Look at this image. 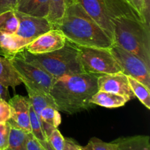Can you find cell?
I'll return each instance as SVG.
<instances>
[{
    "label": "cell",
    "instance_id": "cell-30",
    "mask_svg": "<svg viewBox=\"0 0 150 150\" xmlns=\"http://www.w3.org/2000/svg\"><path fill=\"white\" fill-rule=\"evenodd\" d=\"M27 150H43L40 143L34 137L32 133H28Z\"/></svg>",
    "mask_w": 150,
    "mask_h": 150
},
{
    "label": "cell",
    "instance_id": "cell-31",
    "mask_svg": "<svg viewBox=\"0 0 150 150\" xmlns=\"http://www.w3.org/2000/svg\"><path fill=\"white\" fill-rule=\"evenodd\" d=\"M63 150H83V147L78 144L73 139L64 138V147Z\"/></svg>",
    "mask_w": 150,
    "mask_h": 150
},
{
    "label": "cell",
    "instance_id": "cell-9",
    "mask_svg": "<svg viewBox=\"0 0 150 150\" xmlns=\"http://www.w3.org/2000/svg\"><path fill=\"white\" fill-rule=\"evenodd\" d=\"M98 91L121 95L128 101L135 98L129 85L127 76L122 72L98 76Z\"/></svg>",
    "mask_w": 150,
    "mask_h": 150
},
{
    "label": "cell",
    "instance_id": "cell-22",
    "mask_svg": "<svg viewBox=\"0 0 150 150\" xmlns=\"http://www.w3.org/2000/svg\"><path fill=\"white\" fill-rule=\"evenodd\" d=\"M18 21L15 10L7 11L0 14V32L15 34L17 31Z\"/></svg>",
    "mask_w": 150,
    "mask_h": 150
},
{
    "label": "cell",
    "instance_id": "cell-6",
    "mask_svg": "<svg viewBox=\"0 0 150 150\" xmlns=\"http://www.w3.org/2000/svg\"><path fill=\"white\" fill-rule=\"evenodd\" d=\"M9 60L25 86L50 95L55 78L41 67L26 61L19 54Z\"/></svg>",
    "mask_w": 150,
    "mask_h": 150
},
{
    "label": "cell",
    "instance_id": "cell-3",
    "mask_svg": "<svg viewBox=\"0 0 150 150\" xmlns=\"http://www.w3.org/2000/svg\"><path fill=\"white\" fill-rule=\"evenodd\" d=\"M98 91V76L81 73L56 79L50 95L58 111L73 114L93 107L89 100Z\"/></svg>",
    "mask_w": 150,
    "mask_h": 150
},
{
    "label": "cell",
    "instance_id": "cell-35",
    "mask_svg": "<svg viewBox=\"0 0 150 150\" xmlns=\"http://www.w3.org/2000/svg\"><path fill=\"white\" fill-rule=\"evenodd\" d=\"M42 146V149L43 150H54V148L51 146L48 141H44V142H39Z\"/></svg>",
    "mask_w": 150,
    "mask_h": 150
},
{
    "label": "cell",
    "instance_id": "cell-33",
    "mask_svg": "<svg viewBox=\"0 0 150 150\" xmlns=\"http://www.w3.org/2000/svg\"><path fill=\"white\" fill-rule=\"evenodd\" d=\"M144 18L146 23L150 26V0H144Z\"/></svg>",
    "mask_w": 150,
    "mask_h": 150
},
{
    "label": "cell",
    "instance_id": "cell-12",
    "mask_svg": "<svg viewBox=\"0 0 150 150\" xmlns=\"http://www.w3.org/2000/svg\"><path fill=\"white\" fill-rule=\"evenodd\" d=\"M76 3L83 8L113 41L112 25L107 14L104 0H76Z\"/></svg>",
    "mask_w": 150,
    "mask_h": 150
},
{
    "label": "cell",
    "instance_id": "cell-20",
    "mask_svg": "<svg viewBox=\"0 0 150 150\" xmlns=\"http://www.w3.org/2000/svg\"><path fill=\"white\" fill-rule=\"evenodd\" d=\"M27 133L21 129L10 125L7 149L9 150H27Z\"/></svg>",
    "mask_w": 150,
    "mask_h": 150
},
{
    "label": "cell",
    "instance_id": "cell-4",
    "mask_svg": "<svg viewBox=\"0 0 150 150\" xmlns=\"http://www.w3.org/2000/svg\"><path fill=\"white\" fill-rule=\"evenodd\" d=\"M18 54L26 61L42 68L56 79L85 73L80 61L79 48L67 40L62 48L52 52L33 54L24 48Z\"/></svg>",
    "mask_w": 150,
    "mask_h": 150
},
{
    "label": "cell",
    "instance_id": "cell-16",
    "mask_svg": "<svg viewBox=\"0 0 150 150\" xmlns=\"http://www.w3.org/2000/svg\"><path fill=\"white\" fill-rule=\"evenodd\" d=\"M0 83L13 88L22 83L21 79L15 70L10 60L0 55Z\"/></svg>",
    "mask_w": 150,
    "mask_h": 150
},
{
    "label": "cell",
    "instance_id": "cell-18",
    "mask_svg": "<svg viewBox=\"0 0 150 150\" xmlns=\"http://www.w3.org/2000/svg\"><path fill=\"white\" fill-rule=\"evenodd\" d=\"M40 120L42 124L46 137L49 136L54 129L59 127L62 122V117L58 110L54 107L48 105L41 111Z\"/></svg>",
    "mask_w": 150,
    "mask_h": 150
},
{
    "label": "cell",
    "instance_id": "cell-34",
    "mask_svg": "<svg viewBox=\"0 0 150 150\" xmlns=\"http://www.w3.org/2000/svg\"><path fill=\"white\" fill-rule=\"evenodd\" d=\"M0 99L4 100H7V99H9L8 87H7L1 83H0Z\"/></svg>",
    "mask_w": 150,
    "mask_h": 150
},
{
    "label": "cell",
    "instance_id": "cell-15",
    "mask_svg": "<svg viewBox=\"0 0 150 150\" xmlns=\"http://www.w3.org/2000/svg\"><path fill=\"white\" fill-rule=\"evenodd\" d=\"M89 101L90 103L94 105H100L108 108L122 107L128 102V100L123 96L103 91H98L95 95H93Z\"/></svg>",
    "mask_w": 150,
    "mask_h": 150
},
{
    "label": "cell",
    "instance_id": "cell-11",
    "mask_svg": "<svg viewBox=\"0 0 150 150\" xmlns=\"http://www.w3.org/2000/svg\"><path fill=\"white\" fill-rule=\"evenodd\" d=\"M10 107L11 117L8 122L10 125L21 129L27 133L32 132L29 122V99L24 96L16 95L8 101Z\"/></svg>",
    "mask_w": 150,
    "mask_h": 150
},
{
    "label": "cell",
    "instance_id": "cell-26",
    "mask_svg": "<svg viewBox=\"0 0 150 150\" xmlns=\"http://www.w3.org/2000/svg\"><path fill=\"white\" fill-rule=\"evenodd\" d=\"M47 141L54 150H63L64 147V138L57 128L54 129L47 138Z\"/></svg>",
    "mask_w": 150,
    "mask_h": 150
},
{
    "label": "cell",
    "instance_id": "cell-14",
    "mask_svg": "<svg viewBox=\"0 0 150 150\" xmlns=\"http://www.w3.org/2000/svg\"><path fill=\"white\" fill-rule=\"evenodd\" d=\"M50 0H19L16 11L37 17L47 18L49 13Z\"/></svg>",
    "mask_w": 150,
    "mask_h": 150
},
{
    "label": "cell",
    "instance_id": "cell-7",
    "mask_svg": "<svg viewBox=\"0 0 150 150\" xmlns=\"http://www.w3.org/2000/svg\"><path fill=\"white\" fill-rule=\"evenodd\" d=\"M109 51L126 76H130L150 89V67L135 54L113 45Z\"/></svg>",
    "mask_w": 150,
    "mask_h": 150
},
{
    "label": "cell",
    "instance_id": "cell-23",
    "mask_svg": "<svg viewBox=\"0 0 150 150\" xmlns=\"http://www.w3.org/2000/svg\"><path fill=\"white\" fill-rule=\"evenodd\" d=\"M29 122H30V127L31 130H32L31 133L33 135L34 137L38 139L39 142L46 141L47 137L42 129L40 120L35 113L31 103L29 105Z\"/></svg>",
    "mask_w": 150,
    "mask_h": 150
},
{
    "label": "cell",
    "instance_id": "cell-29",
    "mask_svg": "<svg viewBox=\"0 0 150 150\" xmlns=\"http://www.w3.org/2000/svg\"><path fill=\"white\" fill-rule=\"evenodd\" d=\"M18 0H0V14L10 10H16Z\"/></svg>",
    "mask_w": 150,
    "mask_h": 150
},
{
    "label": "cell",
    "instance_id": "cell-27",
    "mask_svg": "<svg viewBox=\"0 0 150 150\" xmlns=\"http://www.w3.org/2000/svg\"><path fill=\"white\" fill-rule=\"evenodd\" d=\"M10 125L7 122L0 123V150H5L8 147V139Z\"/></svg>",
    "mask_w": 150,
    "mask_h": 150
},
{
    "label": "cell",
    "instance_id": "cell-28",
    "mask_svg": "<svg viewBox=\"0 0 150 150\" xmlns=\"http://www.w3.org/2000/svg\"><path fill=\"white\" fill-rule=\"evenodd\" d=\"M11 111L8 102L0 99V123H6L10 120Z\"/></svg>",
    "mask_w": 150,
    "mask_h": 150
},
{
    "label": "cell",
    "instance_id": "cell-13",
    "mask_svg": "<svg viewBox=\"0 0 150 150\" xmlns=\"http://www.w3.org/2000/svg\"><path fill=\"white\" fill-rule=\"evenodd\" d=\"M30 42L16 34L0 32V55L10 59L23 51Z\"/></svg>",
    "mask_w": 150,
    "mask_h": 150
},
{
    "label": "cell",
    "instance_id": "cell-1",
    "mask_svg": "<svg viewBox=\"0 0 150 150\" xmlns=\"http://www.w3.org/2000/svg\"><path fill=\"white\" fill-rule=\"evenodd\" d=\"M112 25L113 43L143 59L150 67V26L127 0H104Z\"/></svg>",
    "mask_w": 150,
    "mask_h": 150
},
{
    "label": "cell",
    "instance_id": "cell-25",
    "mask_svg": "<svg viewBox=\"0 0 150 150\" xmlns=\"http://www.w3.org/2000/svg\"><path fill=\"white\" fill-rule=\"evenodd\" d=\"M117 144L114 142H105L98 138H92L89 140L86 146H83V150H116Z\"/></svg>",
    "mask_w": 150,
    "mask_h": 150
},
{
    "label": "cell",
    "instance_id": "cell-24",
    "mask_svg": "<svg viewBox=\"0 0 150 150\" xmlns=\"http://www.w3.org/2000/svg\"><path fill=\"white\" fill-rule=\"evenodd\" d=\"M65 9L64 0H50V10L47 19L52 24V26L62 17Z\"/></svg>",
    "mask_w": 150,
    "mask_h": 150
},
{
    "label": "cell",
    "instance_id": "cell-19",
    "mask_svg": "<svg viewBox=\"0 0 150 150\" xmlns=\"http://www.w3.org/2000/svg\"><path fill=\"white\" fill-rule=\"evenodd\" d=\"M26 89L28 92V95H29L28 99H29V103L32 105L39 119L41 111L45 107L51 105L57 109L54 100L49 94L44 93L41 91L37 90V89H32V88L28 87V86H26Z\"/></svg>",
    "mask_w": 150,
    "mask_h": 150
},
{
    "label": "cell",
    "instance_id": "cell-5",
    "mask_svg": "<svg viewBox=\"0 0 150 150\" xmlns=\"http://www.w3.org/2000/svg\"><path fill=\"white\" fill-rule=\"evenodd\" d=\"M77 46L79 50L81 63L85 73L98 76L122 72L109 48Z\"/></svg>",
    "mask_w": 150,
    "mask_h": 150
},
{
    "label": "cell",
    "instance_id": "cell-37",
    "mask_svg": "<svg viewBox=\"0 0 150 150\" xmlns=\"http://www.w3.org/2000/svg\"><path fill=\"white\" fill-rule=\"evenodd\" d=\"M5 150H9V149H7H7H6Z\"/></svg>",
    "mask_w": 150,
    "mask_h": 150
},
{
    "label": "cell",
    "instance_id": "cell-38",
    "mask_svg": "<svg viewBox=\"0 0 150 150\" xmlns=\"http://www.w3.org/2000/svg\"><path fill=\"white\" fill-rule=\"evenodd\" d=\"M18 1H19V0H18Z\"/></svg>",
    "mask_w": 150,
    "mask_h": 150
},
{
    "label": "cell",
    "instance_id": "cell-10",
    "mask_svg": "<svg viewBox=\"0 0 150 150\" xmlns=\"http://www.w3.org/2000/svg\"><path fill=\"white\" fill-rule=\"evenodd\" d=\"M66 40V38L60 31L52 29L34 40L25 50L33 54L52 52L62 48Z\"/></svg>",
    "mask_w": 150,
    "mask_h": 150
},
{
    "label": "cell",
    "instance_id": "cell-36",
    "mask_svg": "<svg viewBox=\"0 0 150 150\" xmlns=\"http://www.w3.org/2000/svg\"><path fill=\"white\" fill-rule=\"evenodd\" d=\"M64 2H65L66 7H67L71 4H74V3H76V0H64Z\"/></svg>",
    "mask_w": 150,
    "mask_h": 150
},
{
    "label": "cell",
    "instance_id": "cell-21",
    "mask_svg": "<svg viewBox=\"0 0 150 150\" xmlns=\"http://www.w3.org/2000/svg\"><path fill=\"white\" fill-rule=\"evenodd\" d=\"M130 89L136 97L147 109H150V89L139 81L127 76Z\"/></svg>",
    "mask_w": 150,
    "mask_h": 150
},
{
    "label": "cell",
    "instance_id": "cell-32",
    "mask_svg": "<svg viewBox=\"0 0 150 150\" xmlns=\"http://www.w3.org/2000/svg\"><path fill=\"white\" fill-rule=\"evenodd\" d=\"M127 1L134 8H136L144 16V0H127Z\"/></svg>",
    "mask_w": 150,
    "mask_h": 150
},
{
    "label": "cell",
    "instance_id": "cell-8",
    "mask_svg": "<svg viewBox=\"0 0 150 150\" xmlns=\"http://www.w3.org/2000/svg\"><path fill=\"white\" fill-rule=\"evenodd\" d=\"M15 13L18 21L15 34L29 42H32L41 35L53 29L52 24L47 18L32 16L16 10Z\"/></svg>",
    "mask_w": 150,
    "mask_h": 150
},
{
    "label": "cell",
    "instance_id": "cell-2",
    "mask_svg": "<svg viewBox=\"0 0 150 150\" xmlns=\"http://www.w3.org/2000/svg\"><path fill=\"white\" fill-rule=\"evenodd\" d=\"M53 29L60 31L75 45L103 48L114 45L112 40L78 3L66 7L62 17L53 24Z\"/></svg>",
    "mask_w": 150,
    "mask_h": 150
},
{
    "label": "cell",
    "instance_id": "cell-17",
    "mask_svg": "<svg viewBox=\"0 0 150 150\" xmlns=\"http://www.w3.org/2000/svg\"><path fill=\"white\" fill-rule=\"evenodd\" d=\"M114 142L117 145L116 150H150V139L148 136L122 137Z\"/></svg>",
    "mask_w": 150,
    "mask_h": 150
}]
</instances>
